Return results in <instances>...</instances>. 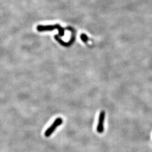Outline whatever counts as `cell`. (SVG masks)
<instances>
[{
  "instance_id": "cell-3",
  "label": "cell",
  "mask_w": 152,
  "mask_h": 152,
  "mask_svg": "<svg viewBox=\"0 0 152 152\" xmlns=\"http://www.w3.org/2000/svg\"><path fill=\"white\" fill-rule=\"evenodd\" d=\"M68 30H70L72 31V38H71L70 41L68 42H65L64 41H63L61 39H60L58 36L57 35H55V38L57 40V41H58L61 45H62L63 46H65V47H68V46H70L72 44H73L74 42H75V38H76V36H75V30L71 27H68L67 28H66Z\"/></svg>"
},
{
  "instance_id": "cell-2",
  "label": "cell",
  "mask_w": 152,
  "mask_h": 152,
  "mask_svg": "<svg viewBox=\"0 0 152 152\" xmlns=\"http://www.w3.org/2000/svg\"><path fill=\"white\" fill-rule=\"evenodd\" d=\"M63 119L61 118H58L55 120L54 123L50 126V127L48 128L45 132V135L46 137H49L54 132L55 129L59 126L60 125L63 124Z\"/></svg>"
},
{
  "instance_id": "cell-1",
  "label": "cell",
  "mask_w": 152,
  "mask_h": 152,
  "mask_svg": "<svg viewBox=\"0 0 152 152\" xmlns=\"http://www.w3.org/2000/svg\"><path fill=\"white\" fill-rule=\"evenodd\" d=\"M55 29L59 31V34L60 36H63L64 35V29L61 27L59 24L55 25H49V26H38L37 28V31L39 32L52 31Z\"/></svg>"
},
{
  "instance_id": "cell-4",
  "label": "cell",
  "mask_w": 152,
  "mask_h": 152,
  "mask_svg": "<svg viewBox=\"0 0 152 152\" xmlns=\"http://www.w3.org/2000/svg\"><path fill=\"white\" fill-rule=\"evenodd\" d=\"M104 120H105V112L102 111L99 115L98 126H97V131L99 133L103 132Z\"/></svg>"
},
{
  "instance_id": "cell-5",
  "label": "cell",
  "mask_w": 152,
  "mask_h": 152,
  "mask_svg": "<svg viewBox=\"0 0 152 152\" xmlns=\"http://www.w3.org/2000/svg\"><path fill=\"white\" fill-rule=\"evenodd\" d=\"M81 38L82 41L84 42H87V41L88 39L87 35H86L85 34H82L81 36Z\"/></svg>"
}]
</instances>
